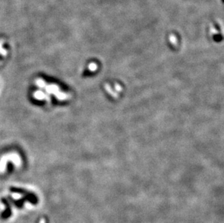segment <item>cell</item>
I'll use <instances>...</instances> for the list:
<instances>
[{
  "label": "cell",
  "instance_id": "1",
  "mask_svg": "<svg viewBox=\"0 0 224 223\" xmlns=\"http://www.w3.org/2000/svg\"><path fill=\"white\" fill-rule=\"evenodd\" d=\"M2 202L4 203V205H5L7 207H6V210L1 214V217H2L3 219H7V218L10 217V215H11V209H10V204H9L7 199H2Z\"/></svg>",
  "mask_w": 224,
  "mask_h": 223
}]
</instances>
